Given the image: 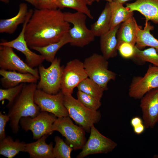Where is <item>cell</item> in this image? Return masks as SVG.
<instances>
[{
    "label": "cell",
    "mask_w": 158,
    "mask_h": 158,
    "mask_svg": "<svg viewBox=\"0 0 158 158\" xmlns=\"http://www.w3.org/2000/svg\"><path fill=\"white\" fill-rule=\"evenodd\" d=\"M71 41L68 32L59 41L44 47H33L30 49L39 52L47 61L52 62L55 58L56 54L58 50L65 44Z\"/></svg>",
    "instance_id": "24"
},
{
    "label": "cell",
    "mask_w": 158,
    "mask_h": 158,
    "mask_svg": "<svg viewBox=\"0 0 158 158\" xmlns=\"http://www.w3.org/2000/svg\"><path fill=\"white\" fill-rule=\"evenodd\" d=\"M57 117L52 114L41 111L34 118L30 116L22 117L19 123L21 128L25 131L30 130L33 138L38 140L45 135H50L51 128Z\"/></svg>",
    "instance_id": "8"
},
{
    "label": "cell",
    "mask_w": 158,
    "mask_h": 158,
    "mask_svg": "<svg viewBox=\"0 0 158 158\" xmlns=\"http://www.w3.org/2000/svg\"><path fill=\"white\" fill-rule=\"evenodd\" d=\"M77 87L78 90L101 99L105 91L102 87L88 77L81 81Z\"/></svg>",
    "instance_id": "29"
},
{
    "label": "cell",
    "mask_w": 158,
    "mask_h": 158,
    "mask_svg": "<svg viewBox=\"0 0 158 158\" xmlns=\"http://www.w3.org/2000/svg\"><path fill=\"white\" fill-rule=\"evenodd\" d=\"M158 87V67L149 65L143 76L133 77L129 85L128 95L131 98L140 99L150 90Z\"/></svg>",
    "instance_id": "11"
},
{
    "label": "cell",
    "mask_w": 158,
    "mask_h": 158,
    "mask_svg": "<svg viewBox=\"0 0 158 158\" xmlns=\"http://www.w3.org/2000/svg\"><path fill=\"white\" fill-rule=\"evenodd\" d=\"M139 26L133 15L122 23L116 34L117 48L120 45L124 42L135 45Z\"/></svg>",
    "instance_id": "19"
},
{
    "label": "cell",
    "mask_w": 158,
    "mask_h": 158,
    "mask_svg": "<svg viewBox=\"0 0 158 158\" xmlns=\"http://www.w3.org/2000/svg\"><path fill=\"white\" fill-rule=\"evenodd\" d=\"M145 128H146L144 123L133 128L134 133L138 135L142 133L145 131Z\"/></svg>",
    "instance_id": "37"
},
{
    "label": "cell",
    "mask_w": 158,
    "mask_h": 158,
    "mask_svg": "<svg viewBox=\"0 0 158 158\" xmlns=\"http://www.w3.org/2000/svg\"><path fill=\"white\" fill-rule=\"evenodd\" d=\"M49 135H45L35 142L26 143L25 152L33 158H54L53 143L47 144L46 139Z\"/></svg>",
    "instance_id": "18"
},
{
    "label": "cell",
    "mask_w": 158,
    "mask_h": 158,
    "mask_svg": "<svg viewBox=\"0 0 158 158\" xmlns=\"http://www.w3.org/2000/svg\"><path fill=\"white\" fill-rule=\"evenodd\" d=\"M149 21H145L143 29L139 26L138 28L135 46L141 49L146 47L154 48L158 53V40L151 33L150 31L154 29Z\"/></svg>",
    "instance_id": "22"
},
{
    "label": "cell",
    "mask_w": 158,
    "mask_h": 158,
    "mask_svg": "<svg viewBox=\"0 0 158 158\" xmlns=\"http://www.w3.org/2000/svg\"><path fill=\"white\" fill-rule=\"evenodd\" d=\"M111 10L107 2L97 20L91 25V31L95 37H100L110 30Z\"/></svg>",
    "instance_id": "23"
},
{
    "label": "cell",
    "mask_w": 158,
    "mask_h": 158,
    "mask_svg": "<svg viewBox=\"0 0 158 158\" xmlns=\"http://www.w3.org/2000/svg\"><path fill=\"white\" fill-rule=\"evenodd\" d=\"M29 13L27 4L20 3L19 6L18 12L14 17L0 20V32L11 34L13 33L20 24L24 23L28 17Z\"/></svg>",
    "instance_id": "21"
},
{
    "label": "cell",
    "mask_w": 158,
    "mask_h": 158,
    "mask_svg": "<svg viewBox=\"0 0 158 158\" xmlns=\"http://www.w3.org/2000/svg\"><path fill=\"white\" fill-rule=\"evenodd\" d=\"M126 7L130 12H139L145 17V21L158 25V0H136L126 4Z\"/></svg>",
    "instance_id": "16"
},
{
    "label": "cell",
    "mask_w": 158,
    "mask_h": 158,
    "mask_svg": "<svg viewBox=\"0 0 158 158\" xmlns=\"http://www.w3.org/2000/svg\"><path fill=\"white\" fill-rule=\"evenodd\" d=\"M64 94L61 90L55 94H50L37 89L34 95V101L41 111L52 114L58 118L69 116L63 103Z\"/></svg>",
    "instance_id": "9"
},
{
    "label": "cell",
    "mask_w": 158,
    "mask_h": 158,
    "mask_svg": "<svg viewBox=\"0 0 158 158\" xmlns=\"http://www.w3.org/2000/svg\"><path fill=\"white\" fill-rule=\"evenodd\" d=\"M36 8L38 9H56L57 0H37Z\"/></svg>",
    "instance_id": "34"
},
{
    "label": "cell",
    "mask_w": 158,
    "mask_h": 158,
    "mask_svg": "<svg viewBox=\"0 0 158 158\" xmlns=\"http://www.w3.org/2000/svg\"><path fill=\"white\" fill-rule=\"evenodd\" d=\"M25 143L14 140L9 136L0 140V154L8 158H12L20 152H25Z\"/></svg>",
    "instance_id": "25"
},
{
    "label": "cell",
    "mask_w": 158,
    "mask_h": 158,
    "mask_svg": "<svg viewBox=\"0 0 158 158\" xmlns=\"http://www.w3.org/2000/svg\"><path fill=\"white\" fill-rule=\"evenodd\" d=\"M37 87L36 83H24L21 90L13 102L6 105L10 126L15 134L19 131V123L22 117L34 118L41 111L34 101V93Z\"/></svg>",
    "instance_id": "2"
},
{
    "label": "cell",
    "mask_w": 158,
    "mask_h": 158,
    "mask_svg": "<svg viewBox=\"0 0 158 158\" xmlns=\"http://www.w3.org/2000/svg\"><path fill=\"white\" fill-rule=\"evenodd\" d=\"M24 83H21L14 87L0 89V101L6 99L8 104L11 103L21 90Z\"/></svg>",
    "instance_id": "32"
},
{
    "label": "cell",
    "mask_w": 158,
    "mask_h": 158,
    "mask_svg": "<svg viewBox=\"0 0 158 158\" xmlns=\"http://www.w3.org/2000/svg\"><path fill=\"white\" fill-rule=\"evenodd\" d=\"M77 99L87 108L94 111H97L101 105V98L95 97L78 90Z\"/></svg>",
    "instance_id": "31"
},
{
    "label": "cell",
    "mask_w": 158,
    "mask_h": 158,
    "mask_svg": "<svg viewBox=\"0 0 158 158\" xmlns=\"http://www.w3.org/2000/svg\"><path fill=\"white\" fill-rule=\"evenodd\" d=\"M131 59L139 65H142L148 62L158 67V53L153 47L141 50L135 46V54Z\"/></svg>",
    "instance_id": "27"
},
{
    "label": "cell",
    "mask_w": 158,
    "mask_h": 158,
    "mask_svg": "<svg viewBox=\"0 0 158 158\" xmlns=\"http://www.w3.org/2000/svg\"><path fill=\"white\" fill-rule=\"evenodd\" d=\"M0 75L2 76L0 82L4 89L16 86L21 83H36L38 79L30 73H23L16 71L0 69Z\"/></svg>",
    "instance_id": "17"
},
{
    "label": "cell",
    "mask_w": 158,
    "mask_h": 158,
    "mask_svg": "<svg viewBox=\"0 0 158 158\" xmlns=\"http://www.w3.org/2000/svg\"><path fill=\"white\" fill-rule=\"evenodd\" d=\"M10 120V118L7 114H3L1 111L0 112V140L4 138L6 136L5 128L7 123Z\"/></svg>",
    "instance_id": "35"
},
{
    "label": "cell",
    "mask_w": 158,
    "mask_h": 158,
    "mask_svg": "<svg viewBox=\"0 0 158 158\" xmlns=\"http://www.w3.org/2000/svg\"><path fill=\"white\" fill-rule=\"evenodd\" d=\"M90 137L83 146L77 158H83L90 154L107 153L111 152L117 144L102 134L93 125L90 129Z\"/></svg>",
    "instance_id": "12"
},
{
    "label": "cell",
    "mask_w": 158,
    "mask_h": 158,
    "mask_svg": "<svg viewBox=\"0 0 158 158\" xmlns=\"http://www.w3.org/2000/svg\"><path fill=\"white\" fill-rule=\"evenodd\" d=\"M140 99L144 124L146 128H153L158 123V87L148 91Z\"/></svg>",
    "instance_id": "15"
},
{
    "label": "cell",
    "mask_w": 158,
    "mask_h": 158,
    "mask_svg": "<svg viewBox=\"0 0 158 158\" xmlns=\"http://www.w3.org/2000/svg\"><path fill=\"white\" fill-rule=\"evenodd\" d=\"M12 48L0 46V68L8 71L30 73L40 79L38 69L32 68L24 62L14 52Z\"/></svg>",
    "instance_id": "14"
},
{
    "label": "cell",
    "mask_w": 158,
    "mask_h": 158,
    "mask_svg": "<svg viewBox=\"0 0 158 158\" xmlns=\"http://www.w3.org/2000/svg\"><path fill=\"white\" fill-rule=\"evenodd\" d=\"M135 46L129 43L124 42L119 45L117 49L121 56L123 58L132 59L135 54Z\"/></svg>",
    "instance_id": "33"
},
{
    "label": "cell",
    "mask_w": 158,
    "mask_h": 158,
    "mask_svg": "<svg viewBox=\"0 0 158 158\" xmlns=\"http://www.w3.org/2000/svg\"><path fill=\"white\" fill-rule=\"evenodd\" d=\"M64 106L69 116L87 132L91 127L100 120L101 114L99 111L92 110L84 106L72 95H64Z\"/></svg>",
    "instance_id": "5"
},
{
    "label": "cell",
    "mask_w": 158,
    "mask_h": 158,
    "mask_svg": "<svg viewBox=\"0 0 158 158\" xmlns=\"http://www.w3.org/2000/svg\"><path fill=\"white\" fill-rule=\"evenodd\" d=\"M33 12L32 9L29 10L28 17L23 23L21 31L16 38L11 41H3L0 43V46L9 47L21 52L25 57L26 63L32 68L39 66L45 60L41 55L38 54L30 49L25 39L24 33L25 27Z\"/></svg>",
    "instance_id": "13"
},
{
    "label": "cell",
    "mask_w": 158,
    "mask_h": 158,
    "mask_svg": "<svg viewBox=\"0 0 158 158\" xmlns=\"http://www.w3.org/2000/svg\"><path fill=\"white\" fill-rule=\"evenodd\" d=\"M109 4L111 10L110 30L120 25L133 15V12L130 11L122 4L113 1Z\"/></svg>",
    "instance_id": "26"
},
{
    "label": "cell",
    "mask_w": 158,
    "mask_h": 158,
    "mask_svg": "<svg viewBox=\"0 0 158 158\" xmlns=\"http://www.w3.org/2000/svg\"><path fill=\"white\" fill-rule=\"evenodd\" d=\"M83 63L88 77L105 91L108 89V83L116 78V74L108 69V60L102 55L94 53L86 58Z\"/></svg>",
    "instance_id": "3"
},
{
    "label": "cell",
    "mask_w": 158,
    "mask_h": 158,
    "mask_svg": "<svg viewBox=\"0 0 158 158\" xmlns=\"http://www.w3.org/2000/svg\"><path fill=\"white\" fill-rule=\"evenodd\" d=\"M35 6L36 8L37 6V0H24Z\"/></svg>",
    "instance_id": "38"
},
{
    "label": "cell",
    "mask_w": 158,
    "mask_h": 158,
    "mask_svg": "<svg viewBox=\"0 0 158 158\" xmlns=\"http://www.w3.org/2000/svg\"><path fill=\"white\" fill-rule=\"evenodd\" d=\"M130 0H112V1L119 3L122 4Z\"/></svg>",
    "instance_id": "40"
},
{
    "label": "cell",
    "mask_w": 158,
    "mask_h": 158,
    "mask_svg": "<svg viewBox=\"0 0 158 158\" xmlns=\"http://www.w3.org/2000/svg\"><path fill=\"white\" fill-rule=\"evenodd\" d=\"M101 0H87L89 4V5H91L93 2L95 1L99 2ZM107 1L109 3L111 2L112 1V0H104Z\"/></svg>",
    "instance_id": "39"
},
{
    "label": "cell",
    "mask_w": 158,
    "mask_h": 158,
    "mask_svg": "<svg viewBox=\"0 0 158 158\" xmlns=\"http://www.w3.org/2000/svg\"><path fill=\"white\" fill-rule=\"evenodd\" d=\"M71 28L60 9H36L26 26L25 39L30 49L44 47L59 41Z\"/></svg>",
    "instance_id": "1"
},
{
    "label": "cell",
    "mask_w": 158,
    "mask_h": 158,
    "mask_svg": "<svg viewBox=\"0 0 158 158\" xmlns=\"http://www.w3.org/2000/svg\"><path fill=\"white\" fill-rule=\"evenodd\" d=\"M65 20L73 25L68 33L71 41V46L82 47L93 41L95 36L86 25L87 16L79 12H63Z\"/></svg>",
    "instance_id": "4"
},
{
    "label": "cell",
    "mask_w": 158,
    "mask_h": 158,
    "mask_svg": "<svg viewBox=\"0 0 158 158\" xmlns=\"http://www.w3.org/2000/svg\"><path fill=\"white\" fill-rule=\"evenodd\" d=\"M1 0L5 3H8L9 1V0Z\"/></svg>",
    "instance_id": "41"
},
{
    "label": "cell",
    "mask_w": 158,
    "mask_h": 158,
    "mask_svg": "<svg viewBox=\"0 0 158 158\" xmlns=\"http://www.w3.org/2000/svg\"><path fill=\"white\" fill-rule=\"evenodd\" d=\"M130 124L133 128L143 123V120L138 116L133 118L130 120Z\"/></svg>",
    "instance_id": "36"
},
{
    "label": "cell",
    "mask_w": 158,
    "mask_h": 158,
    "mask_svg": "<svg viewBox=\"0 0 158 158\" xmlns=\"http://www.w3.org/2000/svg\"><path fill=\"white\" fill-rule=\"evenodd\" d=\"M88 77L83 62L78 59L71 60L63 68L61 90L64 95H72L74 89Z\"/></svg>",
    "instance_id": "10"
},
{
    "label": "cell",
    "mask_w": 158,
    "mask_h": 158,
    "mask_svg": "<svg viewBox=\"0 0 158 158\" xmlns=\"http://www.w3.org/2000/svg\"><path fill=\"white\" fill-rule=\"evenodd\" d=\"M51 130L59 132L65 138L67 144L75 150L82 149L86 142L85 130L74 124L69 116L58 118Z\"/></svg>",
    "instance_id": "7"
},
{
    "label": "cell",
    "mask_w": 158,
    "mask_h": 158,
    "mask_svg": "<svg viewBox=\"0 0 158 158\" xmlns=\"http://www.w3.org/2000/svg\"><path fill=\"white\" fill-rule=\"evenodd\" d=\"M56 5L59 9L71 8L85 14L90 19L93 18L87 6L89 4L87 0H57Z\"/></svg>",
    "instance_id": "28"
},
{
    "label": "cell",
    "mask_w": 158,
    "mask_h": 158,
    "mask_svg": "<svg viewBox=\"0 0 158 158\" xmlns=\"http://www.w3.org/2000/svg\"><path fill=\"white\" fill-rule=\"evenodd\" d=\"M55 145L53 147V154L54 158H71V153L73 150L68 144L58 136L54 138Z\"/></svg>",
    "instance_id": "30"
},
{
    "label": "cell",
    "mask_w": 158,
    "mask_h": 158,
    "mask_svg": "<svg viewBox=\"0 0 158 158\" xmlns=\"http://www.w3.org/2000/svg\"><path fill=\"white\" fill-rule=\"evenodd\" d=\"M47 68L38 66L40 80L37 89L50 94H55L61 90L62 77L64 67L61 66V60L55 58Z\"/></svg>",
    "instance_id": "6"
},
{
    "label": "cell",
    "mask_w": 158,
    "mask_h": 158,
    "mask_svg": "<svg viewBox=\"0 0 158 158\" xmlns=\"http://www.w3.org/2000/svg\"><path fill=\"white\" fill-rule=\"evenodd\" d=\"M120 25H117L100 37L101 51L102 55L107 60L117 55L116 34Z\"/></svg>",
    "instance_id": "20"
}]
</instances>
